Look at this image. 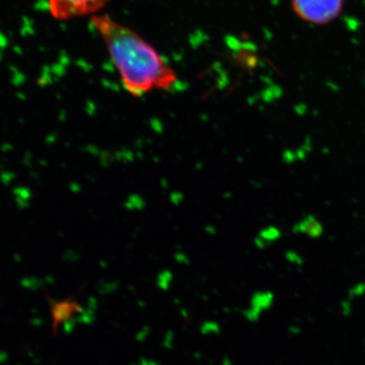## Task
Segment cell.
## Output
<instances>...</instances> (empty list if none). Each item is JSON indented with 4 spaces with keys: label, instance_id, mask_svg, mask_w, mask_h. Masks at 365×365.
I'll list each match as a JSON object with an SVG mask.
<instances>
[{
    "label": "cell",
    "instance_id": "cell-1",
    "mask_svg": "<svg viewBox=\"0 0 365 365\" xmlns=\"http://www.w3.org/2000/svg\"><path fill=\"white\" fill-rule=\"evenodd\" d=\"M91 25L104 41L125 90L141 97L153 90H169L177 74L157 50L128 26L107 14L91 16Z\"/></svg>",
    "mask_w": 365,
    "mask_h": 365
},
{
    "label": "cell",
    "instance_id": "cell-7",
    "mask_svg": "<svg viewBox=\"0 0 365 365\" xmlns=\"http://www.w3.org/2000/svg\"><path fill=\"white\" fill-rule=\"evenodd\" d=\"M120 155V158L119 160H123V162H127V163H129V162H132V160H133V158H134V155H132V153H122V155Z\"/></svg>",
    "mask_w": 365,
    "mask_h": 365
},
{
    "label": "cell",
    "instance_id": "cell-8",
    "mask_svg": "<svg viewBox=\"0 0 365 365\" xmlns=\"http://www.w3.org/2000/svg\"><path fill=\"white\" fill-rule=\"evenodd\" d=\"M176 260L179 263H188V258H187L186 255L180 253V252L176 255Z\"/></svg>",
    "mask_w": 365,
    "mask_h": 365
},
{
    "label": "cell",
    "instance_id": "cell-4",
    "mask_svg": "<svg viewBox=\"0 0 365 365\" xmlns=\"http://www.w3.org/2000/svg\"><path fill=\"white\" fill-rule=\"evenodd\" d=\"M144 206H145V201L143 200V197L139 195L129 196L125 202V207L128 210H141Z\"/></svg>",
    "mask_w": 365,
    "mask_h": 365
},
{
    "label": "cell",
    "instance_id": "cell-2",
    "mask_svg": "<svg viewBox=\"0 0 365 365\" xmlns=\"http://www.w3.org/2000/svg\"><path fill=\"white\" fill-rule=\"evenodd\" d=\"M292 9L302 20L323 25L337 18L344 0H292Z\"/></svg>",
    "mask_w": 365,
    "mask_h": 365
},
{
    "label": "cell",
    "instance_id": "cell-3",
    "mask_svg": "<svg viewBox=\"0 0 365 365\" xmlns=\"http://www.w3.org/2000/svg\"><path fill=\"white\" fill-rule=\"evenodd\" d=\"M108 2L109 0H48L50 14L59 21L95 16Z\"/></svg>",
    "mask_w": 365,
    "mask_h": 365
},
{
    "label": "cell",
    "instance_id": "cell-5",
    "mask_svg": "<svg viewBox=\"0 0 365 365\" xmlns=\"http://www.w3.org/2000/svg\"><path fill=\"white\" fill-rule=\"evenodd\" d=\"M173 280V274L169 270L163 271L158 277V285L160 289L167 290Z\"/></svg>",
    "mask_w": 365,
    "mask_h": 365
},
{
    "label": "cell",
    "instance_id": "cell-6",
    "mask_svg": "<svg viewBox=\"0 0 365 365\" xmlns=\"http://www.w3.org/2000/svg\"><path fill=\"white\" fill-rule=\"evenodd\" d=\"M182 198H184V197H182V194L178 193V192H174V193H172V195H170V201L176 204V205L182 202Z\"/></svg>",
    "mask_w": 365,
    "mask_h": 365
}]
</instances>
